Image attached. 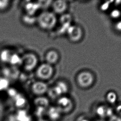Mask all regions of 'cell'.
Wrapping results in <instances>:
<instances>
[{
  "label": "cell",
  "mask_w": 121,
  "mask_h": 121,
  "mask_svg": "<svg viewBox=\"0 0 121 121\" xmlns=\"http://www.w3.org/2000/svg\"><path fill=\"white\" fill-rule=\"evenodd\" d=\"M47 109L44 108L35 107L34 112V116L37 117L38 119L44 118V116L46 115Z\"/></svg>",
  "instance_id": "cell-22"
},
{
  "label": "cell",
  "mask_w": 121,
  "mask_h": 121,
  "mask_svg": "<svg viewBox=\"0 0 121 121\" xmlns=\"http://www.w3.org/2000/svg\"><path fill=\"white\" fill-rule=\"evenodd\" d=\"M49 87L47 83L42 81L34 82L31 86V91L37 96H43L47 93Z\"/></svg>",
  "instance_id": "cell-6"
},
{
  "label": "cell",
  "mask_w": 121,
  "mask_h": 121,
  "mask_svg": "<svg viewBox=\"0 0 121 121\" xmlns=\"http://www.w3.org/2000/svg\"><path fill=\"white\" fill-rule=\"evenodd\" d=\"M25 14L31 15H34L40 8L38 1H29L24 5Z\"/></svg>",
  "instance_id": "cell-12"
},
{
  "label": "cell",
  "mask_w": 121,
  "mask_h": 121,
  "mask_svg": "<svg viewBox=\"0 0 121 121\" xmlns=\"http://www.w3.org/2000/svg\"><path fill=\"white\" fill-rule=\"evenodd\" d=\"M59 53L54 49H51L48 51L45 55V60L46 63L51 65L57 63L59 60Z\"/></svg>",
  "instance_id": "cell-11"
},
{
  "label": "cell",
  "mask_w": 121,
  "mask_h": 121,
  "mask_svg": "<svg viewBox=\"0 0 121 121\" xmlns=\"http://www.w3.org/2000/svg\"><path fill=\"white\" fill-rule=\"evenodd\" d=\"M121 15V13L118 9H114L111 12L110 15L112 18L117 19L120 17Z\"/></svg>",
  "instance_id": "cell-27"
},
{
  "label": "cell",
  "mask_w": 121,
  "mask_h": 121,
  "mask_svg": "<svg viewBox=\"0 0 121 121\" xmlns=\"http://www.w3.org/2000/svg\"><path fill=\"white\" fill-rule=\"evenodd\" d=\"M109 6H110L109 3H107L106 2L105 3H104L101 6V8L102 10H107L109 8Z\"/></svg>",
  "instance_id": "cell-31"
},
{
  "label": "cell",
  "mask_w": 121,
  "mask_h": 121,
  "mask_svg": "<svg viewBox=\"0 0 121 121\" xmlns=\"http://www.w3.org/2000/svg\"><path fill=\"white\" fill-rule=\"evenodd\" d=\"M106 100L109 104L114 105L116 103L117 100V95L115 92L109 91L107 93Z\"/></svg>",
  "instance_id": "cell-21"
},
{
  "label": "cell",
  "mask_w": 121,
  "mask_h": 121,
  "mask_svg": "<svg viewBox=\"0 0 121 121\" xmlns=\"http://www.w3.org/2000/svg\"><path fill=\"white\" fill-rule=\"evenodd\" d=\"M37 121H49V120L47 119H46L44 118H40V119H38Z\"/></svg>",
  "instance_id": "cell-33"
},
{
  "label": "cell",
  "mask_w": 121,
  "mask_h": 121,
  "mask_svg": "<svg viewBox=\"0 0 121 121\" xmlns=\"http://www.w3.org/2000/svg\"><path fill=\"white\" fill-rule=\"evenodd\" d=\"M13 53L9 49H3L0 52V60L4 63H9Z\"/></svg>",
  "instance_id": "cell-18"
},
{
  "label": "cell",
  "mask_w": 121,
  "mask_h": 121,
  "mask_svg": "<svg viewBox=\"0 0 121 121\" xmlns=\"http://www.w3.org/2000/svg\"><path fill=\"white\" fill-rule=\"evenodd\" d=\"M115 27L117 30L121 31V21L118 22L116 23L115 25Z\"/></svg>",
  "instance_id": "cell-32"
},
{
  "label": "cell",
  "mask_w": 121,
  "mask_h": 121,
  "mask_svg": "<svg viewBox=\"0 0 121 121\" xmlns=\"http://www.w3.org/2000/svg\"><path fill=\"white\" fill-rule=\"evenodd\" d=\"M10 1L8 0H0V12L4 11L7 10L10 6Z\"/></svg>",
  "instance_id": "cell-24"
},
{
  "label": "cell",
  "mask_w": 121,
  "mask_h": 121,
  "mask_svg": "<svg viewBox=\"0 0 121 121\" xmlns=\"http://www.w3.org/2000/svg\"><path fill=\"white\" fill-rule=\"evenodd\" d=\"M53 12L55 14H62L67 10L68 4L64 0H57L53 1L51 5Z\"/></svg>",
  "instance_id": "cell-9"
},
{
  "label": "cell",
  "mask_w": 121,
  "mask_h": 121,
  "mask_svg": "<svg viewBox=\"0 0 121 121\" xmlns=\"http://www.w3.org/2000/svg\"><path fill=\"white\" fill-rule=\"evenodd\" d=\"M66 33L69 39L73 42H77L82 37V30L76 26L70 25Z\"/></svg>",
  "instance_id": "cell-7"
},
{
  "label": "cell",
  "mask_w": 121,
  "mask_h": 121,
  "mask_svg": "<svg viewBox=\"0 0 121 121\" xmlns=\"http://www.w3.org/2000/svg\"><path fill=\"white\" fill-rule=\"evenodd\" d=\"M115 111L116 115L121 117V103H119L116 105L115 108Z\"/></svg>",
  "instance_id": "cell-30"
},
{
  "label": "cell",
  "mask_w": 121,
  "mask_h": 121,
  "mask_svg": "<svg viewBox=\"0 0 121 121\" xmlns=\"http://www.w3.org/2000/svg\"><path fill=\"white\" fill-rule=\"evenodd\" d=\"M71 17L68 14L62 15L59 19L60 26L58 29L59 34H62L65 32H66L70 26Z\"/></svg>",
  "instance_id": "cell-10"
},
{
  "label": "cell",
  "mask_w": 121,
  "mask_h": 121,
  "mask_svg": "<svg viewBox=\"0 0 121 121\" xmlns=\"http://www.w3.org/2000/svg\"><path fill=\"white\" fill-rule=\"evenodd\" d=\"M56 105L62 114H67L73 110L74 103L69 97L63 95L56 100Z\"/></svg>",
  "instance_id": "cell-4"
},
{
  "label": "cell",
  "mask_w": 121,
  "mask_h": 121,
  "mask_svg": "<svg viewBox=\"0 0 121 121\" xmlns=\"http://www.w3.org/2000/svg\"><path fill=\"white\" fill-rule=\"evenodd\" d=\"M9 83L6 79H0V91L7 90L8 88Z\"/></svg>",
  "instance_id": "cell-25"
},
{
  "label": "cell",
  "mask_w": 121,
  "mask_h": 121,
  "mask_svg": "<svg viewBox=\"0 0 121 121\" xmlns=\"http://www.w3.org/2000/svg\"><path fill=\"white\" fill-rule=\"evenodd\" d=\"M22 21L27 26H33L36 24L37 17L25 14L22 17Z\"/></svg>",
  "instance_id": "cell-19"
},
{
  "label": "cell",
  "mask_w": 121,
  "mask_h": 121,
  "mask_svg": "<svg viewBox=\"0 0 121 121\" xmlns=\"http://www.w3.org/2000/svg\"><path fill=\"white\" fill-rule=\"evenodd\" d=\"M56 15L53 12L44 11L37 17L36 24L41 29L50 31L54 29L57 24Z\"/></svg>",
  "instance_id": "cell-1"
},
{
  "label": "cell",
  "mask_w": 121,
  "mask_h": 121,
  "mask_svg": "<svg viewBox=\"0 0 121 121\" xmlns=\"http://www.w3.org/2000/svg\"><path fill=\"white\" fill-rule=\"evenodd\" d=\"M38 63L37 56L33 52H27L21 57V64L23 68L27 72L35 69Z\"/></svg>",
  "instance_id": "cell-2"
},
{
  "label": "cell",
  "mask_w": 121,
  "mask_h": 121,
  "mask_svg": "<svg viewBox=\"0 0 121 121\" xmlns=\"http://www.w3.org/2000/svg\"><path fill=\"white\" fill-rule=\"evenodd\" d=\"M108 121H121V117L118 115H112L109 117Z\"/></svg>",
  "instance_id": "cell-29"
},
{
  "label": "cell",
  "mask_w": 121,
  "mask_h": 121,
  "mask_svg": "<svg viewBox=\"0 0 121 121\" xmlns=\"http://www.w3.org/2000/svg\"><path fill=\"white\" fill-rule=\"evenodd\" d=\"M76 81L79 86L81 88H88L94 83V77L91 72L84 71L78 75Z\"/></svg>",
  "instance_id": "cell-5"
},
{
  "label": "cell",
  "mask_w": 121,
  "mask_h": 121,
  "mask_svg": "<svg viewBox=\"0 0 121 121\" xmlns=\"http://www.w3.org/2000/svg\"><path fill=\"white\" fill-rule=\"evenodd\" d=\"M59 89L62 95H65V94L69 91V88L68 85L65 82L62 81H59L56 82L55 84Z\"/></svg>",
  "instance_id": "cell-20"
},
{
  "label": "cell",
  "mask_w": 121,
  "mask_h": 121,
  "mask_svg": "<svg viewBox=\"0 0 121 121\" xmlns=\"http://www.w3.org/2000/svg\"><path fill=\"white\" fill-rule=\"evenodd\" d=\"M14 106L18 109H23L26 106L28 101L26 98L23 95L18 93L13 99Z\"/></svg>",
  "instance_id": "cell-14"
},
{
  "label": "cell",
  "mask_w": 121,
  "mask_h": 121,
  "mask_svg": "<svg viewBox=\"0 0 121 121\" xmlns=\"http://www.w3.org/2000/svg\"><path fill=\"white\" fill-rule=\"evenodd\" d=\"M96 113L98 116L100 117H105L106 116L109 117L111 116L112 115L110 114V110L109 108H107L105 105H99L98 107L96 109Z\"/></svg>",
  "instance_id": "cell-17"
},
{
  "label": "cell",
  "mask_w": 121,
  "mask_h": 121,
  "mask_svg": "<svg viewBox=\"0 0 121 121\" xmlns=\"http://www.w3.org/2000/svg\"><path fill=\"white\" fill-rule=\"evenodd\" d=\"M62 115L56 105H50L47 110L46 115L50 121H59Z\"/></svg>",
  "instance_id": "cell-8"
},
{
  "label": "cell",
  "mask_w": 121,
  "mask_h": 121,
  "mask_svg": "<svg viewBox=\"0 0 121 121\" xmlns=\"http://www.w3.org/2000/svg\"><path fill=\"white\" fill-rule=\"evenodd\" d=\"M54 73V69L53 65L46 62L40 65L36 69V76L40 81L49 80L52 77Z\"/></svg>",
  "instance_id": "cell-3"
},
{
  "label": "cell",
  "mask_w": 121,
  "mask_h": 121,
  "mask_svg": "<svg viewBox=\"0 0 121 121\" xmlns=\"http://www.w3.org/2000/svg\"><path fill=\"white\" fill-rule=\"evenodd\" d=\"M9 63L13 65H18L21 64V57L18 54L13 53L11 57H10Z\"/></svg>",
  "instance_id": "cell-23"
},
{
  "label": "cell",
  "mask_w": 121,
  "mask_h": 121,
  "mask_svg": "<svg viewBox=\"0 0 121 121\" xmlns=\"http://www.w3.org/2000/svg\"><path fill=\"white\" fill-rule=\"evenodd\" d=\"M18 92L16 90L13 89H9L8 91V96L10 98H12L13 100L15 98V97L17 95H18Z\"/></svg>",
  "instance_id": "cell-28"
},
{
  "label": "cell",
  "mask_w": 121,
  "mask_h": 121,
  "mask_svg": "<svg viewBox=\"0 0 121 121\" xmlns=\"http://www.w3.org/2000/svg\"><path fill=\"white\" fill-rule=\"evenodd\" d=\"M33 103L35 106L42 107L47 109L50 106L49 98L43 96H37L34 98Z\"/></svg>",
  "instance_id": "cell-15"
},
{
  "label": "cell",
  "mask_w": 121,
  "mask_h": 121,
  "mask_svg": "<svg viewBox=\"0 0 121 121\" xmlns=\"http://www.w3.org/2000/svg\"><path fill=\"white\" fill-rule=\"evenodd\" d=\"M17 121H33V117L27 110L18 109L15 113Z\"/></svg>",
  "instance_id": "cell-13"
},
{
  "label": "cell",
  "mask_w": 121,
  "mask_h": 121,
  "mask_svg": "<svg viewBox=\"0 0 121 121\" xmlns=\"http://www.w3.org/2000/svg\"><path fill=\"white\" fill-rule=\"evenodd\" d=\"M3 121H17L15 113H10L6 115L4 118Z\"/></svg>",
  "instance_id": "cell-26"
},
{
  "label": "cell",
  "mask_w": 121,
  "mask_h": 121,
  "mask_svg": "<svg viewBox=\"0 0 121 121\" xmlns=\"http://www.w3.org/2000/svg\"><path fill=\"white\" fill-rule=\"evenodd\" d=\"M49 98L52 100H57L63 96L59 89L54 85L49 88L47 92Z\"/></svg>",
  "instance_id": "cell-16"
}]
</instances>
